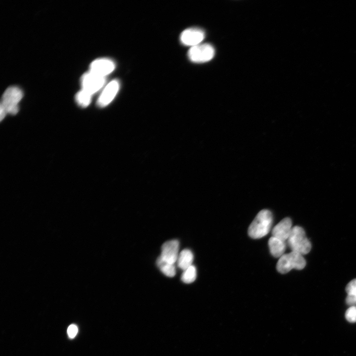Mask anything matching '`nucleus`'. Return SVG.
I'll use <instances>...</instances> for the list:
<instances>
[{
    "label": "nucleus",
    "instance_id": "f257e3e1",
    "mask_svg": "<svg viewBox=\"0 0 356 356\" xmlns=\"http://www.w3.org/2000/svg\"><path fill=\"white\" fill-rule=\"evenodd\" d=\"M273 222L271 212L267 209L260 211L250 224L248 233L253 239L261 238L269 232Z\"/></svg>",
    "mask_w": 356,
    "mask_h": 356
},
{
    "label": "nucleus",
    "instance_id": "f03ea898",
    "mask_svg": "<svg viewBox=\"0 0 356 356\" xmlns=\"http://www.w3.org/2000/svg\"><path fill=\"white\" fill-rule=\"evenodd\" d=\"M23 97L22 90L17 87L7 88L3 93L0 105V120L7 113L15 114L18 111V103Z\"/></svg>",
    "mask_w": 356,
    "mask_h": 356
},
{
    "label": "nucleus",
    "instance_id": "7ed1b4c3",
    "mask_svg": "<svg viewBox=\"0 0 356 356\" xmlns=\"http://www.w3.org/2000/svg\"><path fill=\"white\" fill-rule=\"evenodd\" d=\"M287 241L292 251L302 255L308 254L311 250L312 244L308 239L304 229L299 226L292 227Z\"/></svg>",
    "mask_w": 356,
    "mask_h": 356
},
{
    "label": "nucleus",
    "instance_id": "20e7f679",
    "mask_svg": "<svg viewBox=\"0 0 356 356\" xmlns=\"http://www.w3.org/2000/svg\"><path fill=\"white\" fill-rule=\"evenodd\" d=\"M306 265L303 255L293 251L284 254L279 258L277 264L276 269L282 274L286 273L293 268L301 270Z\"/></svg>",
    "mask_w": 356,
    "mask_h": 356
},
{
    "label": "nucleus",
    "instance_id": "39448f33",
    "mask_svg": "<svg viewBox=\"0 0 356 356\" xmlns=\"http://www.w3.org/2000/svg\"><path fill=\"white\" fill-rule=\"evenodd\" d=\"M214 47L209 44H200L191 47L188 51L189 59L194 63H204L211 60L215 55Z\"/></svg>",
    "mask_w": 356,
    "mask_h": 356
},
{
    "label": "nucleus",
    "instance_id": "423d86ee",
    "mask_svg": "<svg viewBox=\"0 0 356 356\" xmlns=\"http://www.w3.org/2000/svg\"><path fill=\"white\" fill-rule=\"evenodd\" d=\"M105 81V77L89 71L84 74L81 78L82 89L92 95L103 87Z\"/></svg>",
    "mask_w": 356,
    "mask_h": 356
},
{
    "label": "nucleus",
    "instance_id": "0eeeda50",
    "mask_svg": "<svg viewBox=\"0 0 356 356\" xmlns=\"http://www.w3.org/2000/svg\"><path fill=\"white\" fill-rule=\"evenodd\" d=\"M204 31L198 28H190L181 33L179 40L182 44L191 47L201 44L205 38Z\"/></svg>",
    "mask_w": 356,
    "mask_h": 356
},
{
    "label": "nucleus",
    "instance_id": "6e6552de",
    "mask_svg": "<svg viewBox=\"0 0 356 356\" xmlns=\"http://www.w3.org/2000/svg\"><path fill=\"white\" fill-rule=\"evenodd\" d=\"M119 89L120 82L118 80H113L109 82L103 89L98 98V106L103 107L108 105L114 98Z\"/></svg>",
    "mask_w": 356,
    "mask_h": 356
},
{
    "label": "nucleus",
    "instance_id": "1a4fd4ad",
    "mask_svg": "<svg viewBox=\"0 0 356 356\" xmlns=\"http://www.w3.org/2000/svg\"><path fill=\"white\" fill-rule=\"evenodd\" d=\"M115 68L113 61L108 58H99L93 61L90 65L89 71L98 76L105 77Z\"/></svg>",
    "mask_w": 356,
    "mask_h": 356
},
{
    "label": "nucleus",
    "instance_id": "9d476101",
    "mask_svg": "<svg viewBox=\"0 0 356 356\" xmlns=\"http://www.w3.org/2000/svg\"><path fill=\"white\" fill-rule=\"evenodd\" d=\"M179 242L177 240L166 241L162 246L160 257L164 261L174 264L178 256Z\"/></svg>",
    "mask_w": 356,
    "mask_h": 356
},
{
    "label": "nucleus",
    "instance_id": "9b49d317",
    "mask_svg": "<svg viewBox=\"0 0 356 356\" xmlns=\"http://www.w3.org/2000/svg\"><path fill=\"white\" fill-rule=\"evenodd\" d=\"M292 227L291 219L288 217L284 218L272 229V236L285 242L290 234Z\"/></svg>",
    "mask_w": 356,
    "mask_h": 356
},
{
    "label": "nucleus",
    "instance_id": "f8f14e48",
    "mask_svg": "<svg viewBox=\"0 0 356 356\" xmlns=\"http://www.w3.org/2000/svg\"><path fill=\"white\" fill-rule=\"evenodd\" d=\"M268 245L270 254L275 258H280L284 254L286 249L285 242L271 236L268 240Z\"/></svg>",
    "mask_w": 356,
    "mask_h": 356
},
{
    "label": "nucleus",
    "instance_id": "ddd939ff",
    "mask_svg": "<svg viewBox=\"0 0 356 356\" xmlns=\"http://www.w3.org/2000/svg\"><path fill=\"white\" fill-rule=\"evenodd\" d=\"M193 255L189 249H185L179 254L178 260V266L183 270H185L192 265Z\"/></svg>",
    "mask_w": 356,
    "mask_h": 356
},
{
    "label": "nucleus",
    "instance_id": "4468645a",
    "mask_svg": "<svg viewBox=\"0 0 356 356\" xmlns=\"http://www.w3.org/2000/svg\"><path fill=\"white\" fill-rule=\"evenodd\" d=\"M156 264L161 272L165 275L172 277L176 275V269L174 264L163 260L160 256L156 260Z\"/></svg>",
    "mask_w": 356,
    "mask_h": 356
},
{
    "label": "nucleus",
    "instance_id": "2eb2a0df",
    "mask_svg": "<svg viewBox=\"0 0 356 356\" xmlns=\"http://www.w3.org/2000/svg\"><path fill=\"white\" fill-rule=\"evenodd\" d=\"M347 296L346 303L352 306L356 305V278L350 281L346 287Z\"/></svg>",
    "mask_w": 356,
    "mask_h": 356
},
{
    "label": "nucleus",
    "instance_id": "dca6fc26",
    "mask_svg": "<svg viewBox=\"0 0 356 356\" xmlns=\"http://www.w3.org/2000/svg\"><path fill=\"white\" fill-rule=\"evenodd\" d=\"M91 96V94L82 89L76 94L75 99L80 106L85 107L90 104Z\"/></svg>",
    "mask_w": 356,
    "mask_h": 356
},
{
    "label": "nucleus",
    "instance_id": "f3484780",
    "mask_svg": "<svg viewBox=\"0 0 356 356\" xmlns=\"http://www.w3.org/2000/svg\"><path fill=\"white\" fill-rule=\"evenodd\" d=\"M197 276L196 269L195 266L192 265L183 272L181 276V280L185 283H191L195 281Z\"/></svg>",
    "mask_w": 356,
    "mask_h": 356
},
{
    "label": "nucleus",
    "instance_id": "a211bd4d",
    "mask_svg": "<svg viewBox=\"0 0 356 356\" xmlns=\"http://www.w3.org/2000/svg\"><path fill=\"white\" fill-rule=\"evenodd\" d=\"M345 316L348 322H356V307L353 306L348 308L345 312Z\"/></svg>",
    "mask_w": 356,
    "mask_h": 356
},
{
    "label": "nucleus",
    "instance_id": "6ab92c4d",
    "mask_svg": "<svg viewBox=\"0 0 356 356\" xmlns=\"http://www.w3.org/2000/svg\"><path fill=\"white\" fill-rule=\"evenodd\" d=\"M78 327L75 324L70 325L67 328V334L69 338H74L78 333Z\"/></svg>",
    "mask_w": 356,
    "mask_h": 356
}]
</instances>
